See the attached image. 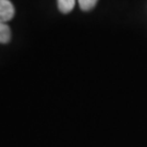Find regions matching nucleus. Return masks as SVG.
<instances>
[{
    "label": "nucleus",
    "instance_id": "obj_1",
    "mask_svg": "<svg viewBox=\"0 0 147 147\" xmlns=\"http://www.w3.org/2000/svg\"><path fill=\"white\" fill-rule=\"evenodd\" d=\"M14 7L10 0H0V22L7 23L14 16Z\"/></svg>",
    "mask_w": 147,
    "mask_h": 147
},
{
    "label": "nucleus",
    "instance_id": "obj_2",
    "mask_svg": "<svg viewBox=\"0 0 147 147\" xmlns=\"http://www.w3.org/2000/svg\"><path fill=\"white\" fill-rule=\"evenodd\" d=\"M11 38V31L10 27L5 23L0 22V42L1 44H7L9 42Z\"/></svg>",
    "mask_w": 147,
    "mask_h": 147
},
{
    "label": "nucleus",
    "instance_id": "obj_3",
    "mask_svg": "<svg viewBox=\"0 0 147 147\" xmlns=\"http://www.w3.org/2000/svg\"><path fill=\"white\" fill-rule=\"evenodd\" d=\"M75 0H58V8L62 13H69L73 10Z\"/></svg>",
    "mask_w": 147,
    "mask_h": 147
},
{
    "label": "nucleus",
    "instance_id": "obj_4",
    "mask_svg": "<svg viewBox=\"0 0 147 147\" xmlns=\"http://www.w3.org/2000/svg\"><path fill=\"white\" fill-rule=\"evenodd\" d=\"M98 0H79L80 8L83 11H89L94 8Z\"/></svg>",
    "mask_w": 147,
    "mask_h": 147
}]
</instances>
